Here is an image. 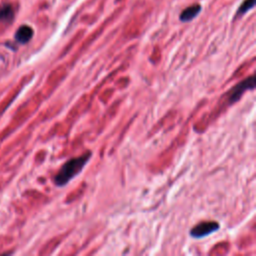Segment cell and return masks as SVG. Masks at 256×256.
Instances as JSON below:
<instances>
[{
    "label": "cell",
    "mask_w": 256,
    "mask_h": 256,
    "mask_svg": "<svg viewBox=\"0 0 256 256\" xmlns=\"http://www.w3.org/2000/svg\"><path fill=\"white\" fill-rule=\"evenodd\" d=\"M92 153L90 151L78 156L69 159L64 165L60 168L58 173L55 175L54 182L57 186H64L70 182L73 178L81 173L85 165L89 162Z\"/></svg>",
    "instance_id": "cell-1"
},
{
    "label": "cell",
    "mask_w": 256,
    "mask_h": 256,
    "mask_svg": "<svg viewBox=\"0 0 256 256\" xmlns=\"http://www.w3.org/2000/svg\"><path fill=\"white\" fill-rule=\"evenodd\" d=\"M255 88V77L254 75L244 79L243 81H241L240 83H238L237 85H235L229 94V103L233 104L235 102H237L242 94L247 91V90H253Z\"/></svg>",
    "instance_id": "cell-2"
},
{
    "label": "cell",
    "mask_w": 256,
    "mask_h": 256,
    "mask_svg": "<svg viewBox=\"0 0 256 256\" xmlns=\"http://www.w3.org/2000/svg\"><path fill=\"white\" fill-rule=\"evenodd\" d=\"M201 10V6L198 5V4H195V5H192V6H189L187 7L186 9H184L180 15V19L181 21H190L192 20L193 18H195L198 13L200 12Z\"/></svg>",
    "instance_id": "cell-5"
},
{
    "label": "cell",
    "mask_w": 256,
    "mask_h": 256,
    "mask_svg": "<svg viewBox=\"0 0 256 256\" xmlns=\"http://www.w3.org/2000/svg\"><path fill=\"white\" fill-rule=\"evenodd\" d=\"M219 229V223L214 221H207V222H201L198 223L196 226H194L190 230V234L194 238H203L207 235L212 234L216 230Z\"/></svg>",
    "instance_id": "cell-3"
},
{
    "label": "cell",
    "mask_w": 256,
    "mask_h": 256,
    "mask_svg": "<svg viewBox=\"0 0 256 256\" xmlns=\"http://www.w3.org/2000/svg\"><path fill=\"white\" fill-rule=\"evenodd\" d=\"M254 5H255V0H245V1L241 4L240 8L238 9L237 14H238V15H242V14L246 13L248 10L252 9V8L254 7Z\"/></svg>",
    "instance_id": "cell-7"
},
{
    "label": "cell",
    "mask_w": 256,
    "mask_h": 256,
    "mask_svg": "<svg viewBox=\"0 0 256 256\" xmlns=\"http://www.w3.org/2000/svg\"><path fill=\"white\" fill-rule=\"evenodd\" d=\"M13 18V9L10 5H3L0 7V20L10 21Z\"/></svg>",
    "instance_id": "cell-6"
},
{
    "label": "cell",
    "mask_w": 256,
    "mask_h": 256,
    "mask_svg": "<svg viewBox=\"0 0 256 256\" xmlns=\"http://www.w3.org/2000/svg\"><path fill=\"white\" fill-rule=\"evenodd\" d=\"M32 36H33V30L31 27L27 25H23L19 27L15 33V39L21 44L27 43L32 38Z\"/></svg>",
    "instance_id": "cell-4"
}]
</instances>
